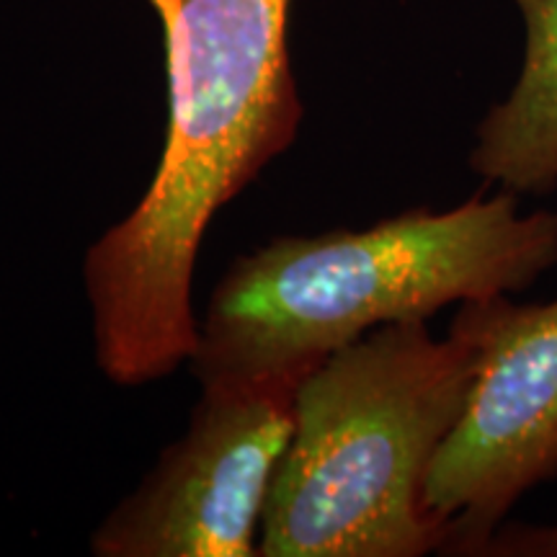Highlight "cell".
Instances as JSON below:
<instances>
[{"instance_id":"obj_1","label":"cell","mask_w":557,"mask_h":557,"mask_svg":"<svg viewBox=\"0 0 557 557\" xmlns=\"http://www.w3.org/2000/svg\"><path fill=\"white\" fill-rule=\"evenodd\" d=\"M292 0H150L165 41L169 127L139 205L86 253L101 372L163 380L197 348L191 278L214 214L295 143Z\"/></svg>"},{"instance_id":"obj_2","label":"cell","mask_w":557,"mask_h":557,"mask_svg":"<svg viewBox=\"0 0 557 557\" xmlns=\"http://www.w3.org/2000/svg\"><path fill=\"white\" fill-rule=\"evenodd\" d=\"M555 267L557 212H521V197L504 189L367 230L289 235L230 267L197 325L191 364L199 382L308 372L382 325L519 295Z\"/></svg>"},{"instance_id":"obj_3","label":"cell","mask_w":557,"mask_h":557,"mask_svg":"<svg viewBox=\"0 0 557 557\" xmlns=\"http://www.w3.org/2000/svg\"><path fill=\"white\" fill-rule=\"evenodd\" d=\"M475 380V354L426 320L393 323L302 374L295 429L263 508V557H421L447 532L429 472Z\"/></svg>"},{"instance_id":"obj_4","label":"cell","mask_w":557,"mask_h":557,"mask_svg":"<svg viewBox=\"0 0 557 557\" xmlns=\"http://www.w3.org/2000/svg\"><path fill=\"white\" fill-rule=\"evenodd\" d=\"M449 331L475 354V380L423 500L447 532L442 553L480 557L519 500L557 480V297L472 299Z\"/></svg>"},{"instance_id":"obj_5","label":"cell","mask_w":557,"mask_h":557,"mask_svg":"<svg viewBox=\"0 0 557 557\" xmlns=\"http://www.w3.org/2000/svg\"><path fill=\"white\" fill-rule=\"evenodd\" d=\"M305 372L201 382L189 429L96 529L99 557L259 555L263 508Z\"/></svg>"},{"instance_id":"obj_6","label":"cell","mask_w":557,"mask_h":557,"mask_svg":"<svg viewBox=\"0 0 557 557\" xmlns=\"http://www.w3.org/2000/svg\"><path fill=\"white\" fill-rule=\"evenodd\" d=\"M524 16V65L511 94L475 129L470 169L517 197L557 191V0H513Z\"/></svg>"},{"instance_id":"obj_7","label":"cell","mask_w":557,"mask_h":557,"mask_svg":"<svg viewBox=\"0 0 557 557\" xmlns=\"http://www.w3.org/2000/svg\"><path fill=\"white\" fill-rule=\"evenodd\" d=\"M480 557H557V521L553 524L506 521L487 540Z\"/></svg>"}]
</instances>
